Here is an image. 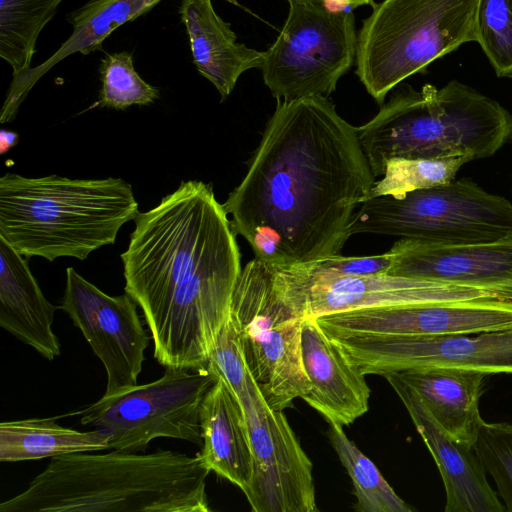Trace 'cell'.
I'll use <instances>...</instances> for the list:
<instances>
[{
	"label": "cell",
	"instance_id": "18",
	"mask_svg": "<svg viewBox=\"0 0 512 512\" xmlns=\"http://www.w3.org/2000/svg\"><path fill=\"white\" fill-rule=\"evenodd\" d=\"M301 355L310 382L302 399L328 423L347 426L368 411L371 391L365 376L316 318L308 317L303 322Z\"/></svg>",
	"mask_w": 512,
	"mask_h": 512
},
{
	"label": "cell",
	"instance_id": "4",
	"mask_svg": "<svg viewBox=\"0 0 512 512\" xmlns=\"http://www.w3.org/2000/svg\"><path fill=\"white\" fill-rule=\"evenodd\" d=\"M132 187L121 178L58 175L0 178V237L22 256L85 260L113 244L139 214Z\"/></svg>",
	"mask_w": 512,
	"mask_h": 512
},
{
	"label": "cell",
	"instance_id": "22",
	"mask_svg": "<svg viewBox=\"0 0 512 512\" xmlns=\"http://www.w3.org/2000/svg\"><path fill=\"white\" fill-rule=\"evenodd\" d=\"M200 425L202 463L244 492L253 475L247 423L240 403L219 376L203 399Z\"/></svg>",
	"mask_w": 512,
	"mask_h": 512
},
{
	"label": "cell",
	"instance_id": "26",
	"mask_svg": "<svg viewBox=\"0 0 512 512\" xmlns=\"http://www.w3.org/2000/svg\"><path fill=\"white\" fill-rule=\"evenodd\" d=\"M329 441L351 478L358 512H411L376 465L351 441L343 426L329 423Z\"/></svg>",
	"mask_w": 512,
	"mask_h": 512
},
{
	"label": "cell",
	"instance_id": "1",
	"mask_svg": "<svg viewBox=\"0 0 512 512\" xmlns=\"http://www.w3.org/2000/svg\"><path fill=\"white\" fill-rule=\"evenodd\" d=\"M357 127L323 96L278 100L222 204L255 257L288 266L340 254L375 184Z\"/></svg>",
	"mask_w": 512,
	"mask_h": 512
},
{
	"label": "cell",
	"instance_id": "27",
	"mask_svg": "<svg viewBox=\"0 0 512 512\" xmlns=\"http://www.w3.org/2000/svg\"><path fill=\"white\" fill-rule=\"evenodd\" d=\"M470 161L466 156L391 159L386 164L382 179L375 182L371 197L388 195L400 199L415 190L448 184Z\"/></svg>",
	"mask_w": 512,
	"mask_h": 512
},
{
	"label": "cell",
	"instance_id": "15",
	"mask_svg": "<svg viewBox=\"0 0 512 512\" xmlns=\"http://www.w3.org/2000/svg\"><path fill=\"white\" fill-rule=\"evenodd\" d=\"M387 274L473 287L512 300V239L439 243L400 239Z\"/></svg>",
	"mask_w": 512,
	"mask_h": 512
},
{
	"label": "cell",
	"instance_id": "8",
	"mask_svg": "<svg viewBox=\"0 0 512 512\" xmlns=\"http://www.w3.org/2000/svg\"><path fill=\"white\" fill-rule=\"evenodd\" d=\"M478 0H383L357 34L356 74L383 104L389 91L436 59L476 41Z\"/></svg>",
	"mask_w": 512,
	"mask_h": 512
},
{
	"label": "cell",
	"instance_id": "6",
	"mask_svg": "<svg viewBox=\"0 0 512 512\" xmlns=\"http://www.w3.org/2000/svg\"><path fill=\"white\" fill-rule=\"evenodd\" d=\"M310 282L303 264L280 266L256 257L240 273L231 302L244 360L268 405L284 410L310 382L301 332L309 316Z\"/></svg>",
	"mask_w": 512,
	"mask_h": 512
},
{
	"label": "cell",
	"instance_id": "25",
	"mask_svg": "<svg viewBox=\"0 0 512 512\" xmlns=\"http://www.w3.org/2000/svg\"><path fill=\"white\" fill-rule=\"evenodd\" d=\"M63 0H0V57L13 74L32 67L36 41Z\"/></svg>",
	"mask_w": 512,
	"mask_h": 512
},
{
	"label": "cell",
	"instance_id": "17",
	"mask_svg": "<svg viewBox=\"0 0 512 512\" xmlns=\"http://www.w3.org/2000/svg\"><path fill=\"white\" fill-rule=\"evenodd\" d=\"M306 273L309 316L313 318L362 308L501 298L478 288L389 274L337 277Z\"/></svg>",
	"mask_w": 512,
	"mask_h": 512
},
{
	"label": "cell",
	"instance_id": "7",
	"mask_svg": "<svg viewBox=\"0 0 512 512\" xmlns=\"http://www.w3.org/2000/svg\"><path fill=\"white\" fill-rule=\"evenodd\" d=\"M209 370L240 403L253 456V475L243 492L253 512H315L313 466L284 410L271 408L246 366L236 329L225 327L211 350Z\"/></svg>",
	"mask_w": 512,
	"mask_h": 512
},
{
	"label": "cell",
	"instance_id": "2",
	"mask_svg": "<svg viewBox=\"0 0 512 512\" xmlns=\"http://www.w3.org/2000/svg\"><path fill=\"white\" fill-rule=\"evenodd\" d=\"M134 221L120 256L125 293L144 314L154 358L206 369L242 271L228 214L211 184L189 180Z\"/></svg>",
	"mask_w": 512,
	"mask_h": 512
},
{
	"label": "cell",
	"instance_id": "13",
	"mask_svg": "<svg viewBox=\"0 0 512 512\" xmlns=\"http://www.w3.org/2000/svg\"><path fill=\"white\" fill-rule=\"evenodd\" d=\"M128 295L110 296L69 267L60 309L80 329L107 376L103 395L138 384L149 337Z\"/></svg>",
	"mask_w": 512,
	"mask_h": 512
},
{
	"label": "cell",
	"instance_id": "23",
	"mask_svg": "<svg viewBox=\"0 0 512 512\" xmlns=\"http://www.w3.org/2000/svg\"><path fill=\"white\" fill-rule=\"evenodd\" d=\"M397 373L415 390L451 438L474 445L483 421L479 403L488 374L456 368H428Z\"/></svg>",
	"mask_w": 512,
	"mask_h": 512
},
{
	"label": "cell",
	"instance_id": "10",
	"mask_svg": "<svg viewBox=\"0 0 512 512\" xmlns=\"http://www.w3.org/2000/svg\"><path fill=\"white\" fill-rule=\"evenodd\" d=\"M217 379L208 368L167 367L158 380L103 395L76 414L109 436V449L137 453L159 437L202 445L201 405Z\"/></svg>",
	"mask_w": 512,
	"mask_h": 512
},
{
	"label": "cell",
	"instance_id": "28",
	"mask_svg": "<svg viewBox=\"0 0 512 512\" xmlns=\"http://www.w3.org/2000/svg\"><path fill=\"white\" fill-rule=\"evenodd\" d=\"M101 88L98 105L123 110L132 105H149L159 98L157 87L137 73L132 54L127 51L107 55L100 62Z\"/></svg>",
	"mask_w": 512,
	"mask_h": 512
},
{
	"label": "cell",
	"instance_id": "3",
	"mask_svg": "<svg viewBox=\"0 0 512 512\" xmlns=\"http://www.w3.org/2000/svg\"><path fill=\"white\" fill-rule=\"evenodd\" d=\"M198 454L70 453L52 457L0 512H210Z\"/></svg>",
	"mask_w": 512,
	"mask_h": 512
},
{
	"label": "cell",
	"instance_id": "24",
	"mask_svg": "<svg viewBox=\"0 0 512 512\" xmlns=\"http://www.w3.org/2000/svg\"><path fill=\"white\" fill-rule=\"evenodd\" d=\"M55 418H32L0 424V461L17 462L109 449V436L97 429L77 431Z\"/></svg>",
	"mask_w": 512,
	"mask_h": 512
},
{
	"label": "cell",
	"instance_id": "11",
	"mask_svg": "<svg viewBox=\"0 0 512 512\" xmlns=\"http://www.w3.org/2000/svg\"><path fill=\"white\" fill-rule=\"evenodd\" d=\"M356 46L352 12L317 2L289 3L278 37L263 52L264 83L277 100L328 98L353 65Z\"/></svg>",
	"mask_w": 512,
	"mask_h": 512
},
{
	"label": "cell",
	"instance_id": "9",
	"mask_svg": "<svg viewBox=\"0 0 512 512\" xmlns=\"http://www.w3.org/2000/svg\"><path fill=\"white\" fill-rule=\"evenodd\" d=\"M358 233L452 244L512 239V202L461 178L400 199L369 198L351 222Z\"/></svg>",
	"mask_w": 512,
	"mask_h": 512
},
{
	"label": "cell",
	"instance_id": "16",
	"mask_svg": "<svg viewBox=\"0 0 512 512\" xmlns=\"http://www.w3.org/2000/svg\"><path fill=\"white\" fill-rule=\"evenodd\" d=\"M405 406L440 472L445 512H504L473 446L451 438L434 419L415 390L398 373L383 376Z\"/></svg>",
	"mask_w": 512,
	"mask_h": 512
},
{
	"label": "cell",
	"instance_id": "33",
	"mask_svg": "<svg viewBox=\"0 0 512 512\" xmlns=\"http://www.w3.org/2000/svg\"><path fill=\"white\" fill-rule=\"evenodd\" d=\"M19 136L16 132L6 129L0 130V154L4 155L17 145Z\"/></svg>",
	"mask_w": 512,
	"mask_h": 512
},
{
	"label": "cell",
	"instance_id": "19",
	"mask_svg": "<svg viewBox=\"0 0 512 512\" xmlns=\"http://www.w3.org/2000/svg\"><path fill=\"white\" fill-rule=\"evenodd\" d=\"M161 0H90L68 14L70 37L46 61L13 74L1 109L0 122L12 121L19 106L38 80L52 67L73 53L87 55L99 50L118 27L150 11Z\"/></svg>",
	"mask_w": 512,
	"mask_h": 512
},
{
	"label": "cell",
	"instance_id": "20",
	"mask_svg": "<svg viewBox=\"0 0 512 512\" xmlns=\"http://www.w3.org/2000/svg\"><path fill=\"white\" fill-rule=\"evenodd\" d=\"M59 308L45 298L24 256L0 237V326L51 361L60 355L52 330Z\"/></svg>",
	"mask_w": 512,
	"mask_h": 512
},
{
	"label": "cell",
	"instance_id": "5",
	"mask_svg": "<svg viewBox=\"0 0 512 512\" xmlns=\"http://www.w3.org/2000/svg\"><path fill=\"white\" fill-rule=\"evenodd\" d=\"M375 177L395 158H488L512 140V115L500 103L457 80L394 94L357 127Z\"/></svg>",
	"mask_w": 512,
	"mask_h": 512
},
{
	"label": "cell",
	"instance_id": "29",
	"mask_svg": "<svg viewBox=\"0 0 512 512\" xmlns=\"http://www.w3.org/2000/svg\"><path fill=\"white\" fill-rule=\"evenodd\" d=\"M475 36L496 75L512 78V0H478Z\"/></svg>",
	"mask_w": 512,
	"mask_h": 512
},
{
	"label": "cell",
	"instance_id": "21",
	"mask_svg": "<svg viewBox=\"0 0 512 512\" xmlns=\"http://www.w3.org/2000/svg\"><path fill=\"white\" fill-rule=\"evenodd\" d=\"M179 14L189 36L193 63L222 100L230 95L242 73L261 68L263 52L237 42L211 0H181Z\"/></svg>",
	"mask_w": 512,
	"mask_h": 512
},
{
	"label": "cell",
	"instance_id": "32",
	"mask_svg": "<svg viewBox=\"0 0 512 512\" xmlns=\"http://www.w3.org/2000/svg\"><path fill=\"white\" fill-rule=\"evenodd\" d=\"M288 3H306V2H317L326 5L327 7H348L356 8L362 5H366L372 2V0H287Z\"/></svg>",
	"mask_w": 512,
	"mask_h": 512
},
{
	"label": "cell",
	"instance_id": "14",
	"mask_svg": "<svg viewBox=\"0 0 512 512\" xmlns=\"http://www.w3.org/2000/svg\"><path fill=\"white\" fill-rule=\"evenodd\" d=\"M333 338L422 336L512 329V300L498 297L362 308L316 318Z\"/></svg>",
	"mask_w": 512,
	"mask_h": 512
},
{
	"label": "cell",
	"instance_id": "30",
	"mask_svg": "<svg viewBox=\"0 0 512 512\" xmlns=\"http://www.w3.org/2000/svg\"><path fill=\"white\" fill-rule=\"evenodd\" d=\"M473 449L494 480L505 511L512 512V424L483 420Z\"/></svg>",
	"mask_w": 512,
	"mask_h": 512
},
{
	"label": "cell",
	"instance_id": "12",
	"mask_svg": "<svg viewBox=\"0 0 512 512\" xmlns=\"http://www.w3.org/2000/svg\"><path fill=\"white\" fill-rule=\"evenodd\" d=\"M333 338V337H331ZM349 361L366 375L456 368L512 374V329L422 336L333 338Z\"/></svg>",
	"mask_w": 512,
	"mask_h": 512
},
{
	"label": "cell",
	"instance_id": "31",
	"mask_svg": "<svg viewBox=\"0 0 512 512\" xmlns=\"http://www.w3.org/2000/svg\"><path fill=\"white\" fill-rule=\"evenodd\" d=\"M303 264L311 275L360 277L387 274L393 265V256L390 251L360 257H345L338 254Z\"/></svg>",
	"mask_w": 512,
	"mask_h": 512
}]
</instances>
